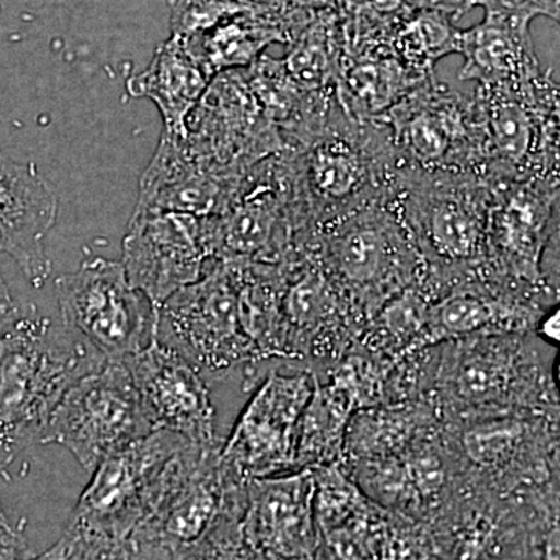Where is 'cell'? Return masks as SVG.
<instances>
[{"instance_id":"cell-11","label":"cell","mask_w":560,"mask_h":560,"mask_svg":"<svg viewBox=\"0 0 560 560\" xmlns=\"http://www.w3.org/2000/svg\"><path fill=\"white\" fill-rule=\"evenodd\" d=\"M57 217V194L38 168L0 150V254L13 259L35 289L50 278L47 238Z\"/></svg>"},{"instance_id":"cell-19","label":"cell","mask_w":560,"mask_h":560,"mask_svg":"<svg viewBox=\"0 0 560 560\" xmlns=\"http://www.w3.org/2000/svg\"><path fill=\"white\" fill-rule=\"evenodd\" d=\"M529 427L517 419H493L463 431L460 445L478 469H504L525 444Z\"/></svg>"},{"instance_id":"cell-21","label":"cell","mask_w":560,"mask_h":560,"mask_svg":"<svg viewBox=\"0 0 560 560\" xmlns=\"http://www.w3.org/2000/svg\"><path fill=\"white\" fill-rule=\"evenodd\" d=\"M499 318V308L492 302L474 294H455L442 301L429 320L430 338L470 337L492 327Z\"/></svg>"},{"instance_id":"cell-32","label":"cell","mask_w":560,"mask_h":560,"mask_svg":"<svg viewBox=\"0 0 560 560\" xmlns=\"http://www.w3.org/2000/svg\"><path fill=\"white\" fill-rule=\"evenodd\" d=\"M13 460L10 455L0 451V478L5 475ZM24 547L25 544L24 539H22L21 529L11 526L9 518L3 514L2 506H0V560L22 559L21 552L24 550Z\"/></svg>"},{"instance_id":"cell-27","label":"cell","mask_w":560,"mask_h":560,"mask_svg":"<svg viewBox=\"0 0 560 560\" xmlns=\"http://www.w3.org/2000/svg\"><path fill=\"white\" fill-rule=\"evenodd\" d=\"M285 70L298 83L318 86L329 70V57L323 43L315 39V33L307 32L293 47L285 60Z\"/></svg>"},{"instance_id":"cell-9","label":"cell","mask_w":560,"mask_h":560,"mask_svg":"<svg viewBox=\"0 0 560 560\" xmlns=\"http://www.w3.org/2000/svg\"><path fill=\"white\" fill-rule=\"evenodd\" d=\"M124 363L154 430L200 447H223L208 381L183 353L154 337Z\"/></svg>"},{"instance_id":"cell-28","label":"cell","mask_w":560,"mask_h":560,"mask_svg":"<svg viewBox=\"0 0 560 560\" xmlns=\"http://www.w3.org/2000/svg\"><path fill=\"white\" fill-rule=\"evenodd\" d=\"M427 316L425 307L418 298H404L399 302H394L385 313L386 329L390 338H396L399 342L412 341L418 345L420 331L425 327Z\"/></svg>"},{"instance_id":"cell-2","label":"cell","mask_w":560,"mask_h":560,"mask_svg":"<svg viewBox=\"0 0 560 560\" xmlns=\"http://www.w3.org/2000/svg\"><path fill=\"white\" fill-rule=\"evenodd\" d=\"M220 451L187 444L168 460L151 510L128 544L175 552L198 544L226 518H242L246 481L223 466Z\"/></svg>"},{"instance_id":"cell-22","label":"cell","mask_w":560,"mask_h":560,"mask_svg":"<svg viewBox=\"0 0 560 560\" xmlns=\"http://www.w3.org/2000/svg\"><path fill=\"white\" fill-rule=\"evenodd\" d=\"M430 235L433 245L448 259H471L480 249V224L467 210L453 202L434 210Z\"/></svg>"},{"instance_id":"cell-6","label":"cell","mask_w":560,"mask_h":560,"mask_svg":"<svg viewBox=\"0 0 560 560\" xmlns=\"http://www.w3.org/2000/svg\"><path fill=\"white\" fill-rule=\"evenodd\" d=\"M61 323L106 361H124L156 337V312L131 285L121 261L84 260L55 282Z\"/></svg>"},{"instance_id":"cell-10","label":"cell","mask_w":560,"mask_h":560,"mask_svg":"<svg viewBox=\"0 0 560 560\" xmlns=\"http://www.w3.org/2000/svg\"><path fill=\"white\" fill-rule=\"evenodd\" d=\"M312 469L246 481L241 530L259 560H313L318 547Z\"/></svg>"},{"instance_id":"cell-23","label":"cell","mask_w":560,"mask_h":560,"mask_svg":"<svg viewBox=\"0 0 560 560\" xmlns=\"http://www.w3.org/2000/svg\"><path fill=\"white\" fill-rule=\"evenodd\" d=\"M260 3L256 0H172V36L187 39L201 35L221 22L257 9Z\"/></svg>"},{"instance_id":"cell-17","label":"cell","mask_w":560,"mask_h":560,"mask_svg":"<svg viewBox=\"0 0 560 560\" xmlns=\"http://www.w3.org/2000/svg\"><path fill=\"white\" fill-rule=\"evenodd\" d=\"M278 209L270 194L257 190L213 215L215 260L268 264L278 256Z\"/></svg>"},{"instance_id":"cell-4","label":"cell","mask_w":560,"mask_h":560,"mask_svg":"<svg viewBox=\"0 0 560 560\" xmlns=\"http://www.w3.org/2000/svg\"><path fill=\"white\" fill-rule=\"evenodd\" d=\"M316 374L296 360H267L253 397L220 451L223 466L238 480L296 470V438Z\"/></svg>"},{"instance_id":"cell-24","label":"cell","mask_w":560,"mask_h":560,"mask_svg":"<svg viewBox=\"0 0 560 560\" xmlns=\"http://www.w3.org/2000/svg\"><path fill=\"white\" fill-rule=\"evenodd\" d=\"M460 32L453 28L440 11H422L418 20L408 25L401 35L405 51L411 57L438 60L451 51H459Z\"/></svg>"},{"instance_id":"cell-13","label":"cell","mask_w":560,"mask_h":560,"mask_svg":"<svg viewBox=\"0 0 560 560\" xmlns=\"http://www.w3.org/2000/svg\"><path fill=\"white\" fill-rule=\"evenodd\" d=\"M183 39L171 36L154 51L150 65L127 80L131 97L149 98L160 110L164 131L186 136L187 120L210 84Z\"/></svg>"},{"instance_id":"cell-3","label":"cell","mask_w":560,"mask_h":560,"mask_svg":"<svg viewBox=\"0 0 560 560\" xmlns=\"http://www.w3.org/2000/svg\"><path fill=\"white\" fill-rule=\"evenodd\" d=\"M156 338L183 353L208 382L261 363L243 329L237 280L230 261L217 260L198 282L161 305Z\"/></svg>"},{"instance_id":"cell-12","label":"cell","mask_w":560,"mask_h":560,"mask_svg":"<svg viewBox=\"0 0 560 560\" xmlns=\"http://www.w3.org/2000/svg\"><path fill=\"white\" fill-rule=\"evenodd\" d=\"M226 195L217 161L189 136L164 131L156 153L140 176L136 208L212 217L226 205Z\"/></svg>"},{"instance_id":"cell-8","label":"cell","mask_w":560,"mask_h":560,"mask_svg":"<svg viewBox=\"0 0 560 560\" xmlns=\"http://www.w3.org/2000/svg\"><path fill=\"white\" fill-rule=\"evenodd\" d=\"M215 259L212 217L135 209L124 238L121 265L132 287L160 311L173 294L198 282Z\"/></svg>"},{"instance_id":"cell-1","label":"cell","mask_w":560,"mask_h":560,"mask_svg":"<svg viewBox=\"0 0 560 560\" xmlns=\"http://www.w3.org/2000/svg\"><path fill=\"white\" fill-rule=\"evenodd\" d=\"M105 363L65 324L22 312L0 338V451L14 459L40 444L65 394Z\"/></svg>"},{"instance_id":"cell-25","label":"cell","mask_w":560,"mask_h":560,"mask_svg":"<svg viewBox=\"0 0 560 560\" xmlns=\"http://www.w3.org/2000/svg\"><path fill=\"white\" fill-rule=\"evenodd\" d=\"M493 140L508 158L521 160L529 149L530 120L518 105L504 103L492 110L490 117Z\"/></svg>"},{"instance_id":"cell-7","label":"cell","mask_w":560,"mask_h":560,"mask_svg":"<svg viewBox=\"0 0 560 560\" xmlns=\"http://www.w3.org/2000/svg\"><path fill=\"white\" fill-rule=\"evenodd\" d=\"M190 444L165 430H154L143 440L103 459L91 471L69 521V530L127 540L147 517L168 460Z\"/></svg>"},{"instance_id":"cell-14","label":"cell","mask_w":560,"mask_h":560,"mask_svg":"<svg viewBox=\"0 0 560 560\" xmlns=\"http://www.w3.org/2000/svg\"><path fill=\"white\" fill-rule=\"evenodd\" d=\"M289 22L270 3L221 22L212 31L183 39L191 57L213 77L226 70L253 65L265 47L291 38ZM180 39V38H179Z\"/></svg>"},{"instance_id":"cell-16","label":"cell","mask_w":560,"mask_h":560,"mask_svg":"<svg viewBox=\"0 0 560 560\" xmlns=\"http://www.w3.org/2000/svg\"><path fill=\"white\" fill-rule=\"evenodd\" d=\"M442 375L445 393L463 411L506 405L521 382L514 350L497 341L458 348Z\"/></svg>"},{"instance_id":"cell-29","label":"cell","mask_w":560,"mask_h":560,"mask_svg":"<svg viewBox=\"0 0 560 560\" xmlns=\"http://www.w3.org/2000/svg\"><path fill=\"white\" fill-rule=\"evenodd\" d=\"M66 560H130L127 540L106 539L66 529Z\"/></svg>"},{"instance_id":"cell-15","label":"cell","mask_w":560,"mask_h":560,"mask_svg":"<svg viewBox=\"0 0 560 560\" xmlns=\"http://www.w3.org/2000/svg\"><path fill=\"white\" fill-rule=\"evenodd\" d=\"M530 18L486 11L477 27L460 32L459 54L466 57L460 79L500 81L536 68Z\"/></svg>"},{"instance_id":"cell-35","label":"cell","mask_w":560,"mask_h":560,"mask_svg":"<svg viewBox=\"0 0 560 560\" xmlns=\"http://www.w3.org/2000/svg\"><path fill=\"white\" fill-rule=\"evenodd\" d=\"M408 2L425 11H440L444 14L464 13L470 9L466 0H408Z\"/></svg>"},{"instance_id":"cell-30","label":"cell","mask_w":560,"mask_h":560,"mask_svg":"<svg viewBox=\"0 0 560 560\" xmlns=\"http://www.w3.org/2000/svg\"><path fill=\"white\" fill-rule=\"evenodd\" d=\"M448 140L445 125L434 117H416L408 127V142L422 160H440L448 149Z\"/></svg>"},{"instance_id":"cell-20","label":"cell","mask_w":560,"mask_h":560,"mask_svg":"<svg viewBox=\"0 0 560 560\" xmlns=\"http://www.w3.org/2000/svg\"><path fill=\"white\" fill-rule=\"evenodd\" d=\"M338 270L350 282L366 285L381 279L389 260V246L381 232L360 228L348 232L334 249Z\"/></svg>"},{"instance_id":"cell-34","label":"cell","mask_w":560,"mask_h":560,"mask_svg":"<svg viewBox=\"0 0 560 560\" xmlns=\"http://www.w3.org/2000/svg\"><path fill=\"white\" fill-rule=\"evenodd\" d=\"M539 337L541 340L556 348L560 340V311L559 307L552 308L547 316L541 318L539 326H537Z\"/></svg>"},{"instance_id":"cell-31","label":"cell","mask_w":560,"mask_h":560,"mask_svg":"<svg viewBox=\"0 0 560 560\" xmlns=\"http://www.w3.org/2000/svg\"><path fill=\"white\" fill-rule=\"evenodd\" d=\"M467 5H480L486 11L499 13L521 14L534 18L548 16L559 21V0H466Z\"/></svg>"},{"instance_id":"cell-18","label":"cell","mask_w":560,"mask_h":560,"mask_svg":"<svg viewBox=\"0 0 560 560\" xmlns=\"http://www.w3.org/2000/svg\"><path fill=\"white\" fill-rule=\"evenodd\" d=\"M355 404L337 383L320 386L316 375L315 389L302 412L296 438V470L335 466L342 456L346 427Z\"/></svg>"},{"instance_id":"cell-5","label":"cell","mask_w":560,"mask_h":560,"mask_svg":"<svg viewBox=\"0 0 560 560\" xmlns=\"http://www.w3.org/2000/svg\"><path fill=\"white\" fill-rule=\"evenodd\" d=\"M153 431L124 361H106L65 394L40 444L62 445L92 471Z\"/></svg>"},{"instance_id":"cell-33","label":"cell","mask_w":560,"mask_h":560,"mask_svg":"<svg viewBox=\"0 0 560 560\" xmlns=\"http://www.w3.org/2000/svg\"><path fill=\"white\" fill-rule=\"evenodd\" d=\"M22 311L11 296L9 285L0 271V338L20 319Z\"/></svg>"},{"instance_id":"cell-26","label":"cell","mask_w":560,"mask_h":560,"mask_svg":"<svg viewBox=\"0 0 560 560\" xmlns=\"http://www.w3.org/2000/svg\"><path fill=\"white\" fill-rule=\"evenodd\" d=\"M312 178L320 194L331 198L349 195L359 180L355 161L340 151H319L312 162Z\"/></svg>"}]
</instances>
